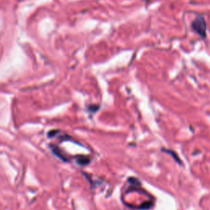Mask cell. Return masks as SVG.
I'll list each match as a JSON object with an SVG mask.
<instances>
[{"instance_id":"7a4b0ae2","label":"cell","mask_w":210,"mask_h":210,"mask_svg":"<svg viewBox=\"0 0 210 210\" xmlns=\"http://www.w3.org/2000/svg\"><path fill=\"white\" fill-rule=\"evenodd\" d=\"M90 158L88 157H86V156H80V157H77V163L79 165H82V166H85V165H87L90 163Z\"/></svg>"},{"instance_id":"3957f363","label":"cell","mask_w":210,"mask_h":210,"mask_svg":"<svg viewBox=\"0 0 210 210\" xmlns=\"http://www.w3.org/2000/svg\"><path fill=\"white\" fill-rule=\"evenodd\" d=\"M51 148H52V151L53 153L55 154L56 156H58L59 158H61V159H63V160L64 161H67V158H65V156L63 155V154H62L61 150L58 148V147L54 146V145H52L51 146Z\"/></svg>"},{"instance_id":"6da1fadb","label":"cell","mask_w":210,"mask_h":210,"mask_svg":"<svg viewBox=\"0 0 210 210\" xmlns=\"http://www.w3.org/2000/svg\"><path fill=\"white\" fill-rule=\"evenodd\" d=\"M193 30L201 37H204L206 35V24L203 17L199 16L192 23Z\"/></svg>"}]
</instances>
